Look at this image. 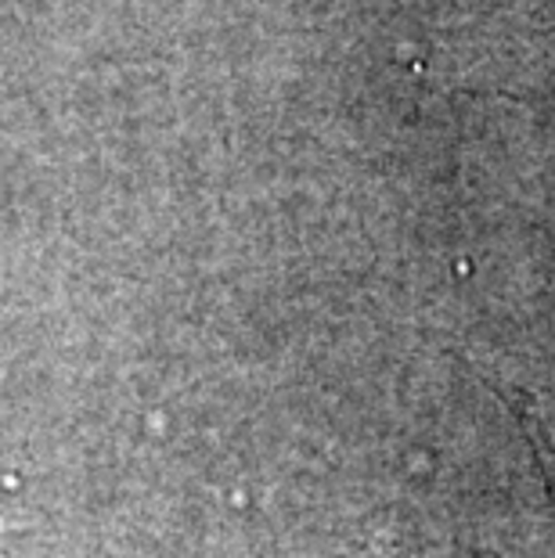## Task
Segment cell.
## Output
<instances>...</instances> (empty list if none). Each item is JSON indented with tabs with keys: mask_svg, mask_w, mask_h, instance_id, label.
Segmentation results:
<instances>
[{
	"mask_svg": "<svg viewBox=\"0 0 555 558\" xmlns=\"http://www.w3.org/2000/svg\"><path fill=\"white\" fill-rule=\"evenodd\" d=\"M505 400L512 403L519 425L527 429L530 444H534V454L545 469V480L552 486V497H555V408L541 403L538 397L523 393V389H502Z\"/></svg>",
	"mask_w": 555,
	"mask_h": 558,
	"instance_id": "cell-1",
	"label": "cell"
}]
</instances>
